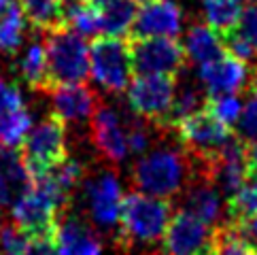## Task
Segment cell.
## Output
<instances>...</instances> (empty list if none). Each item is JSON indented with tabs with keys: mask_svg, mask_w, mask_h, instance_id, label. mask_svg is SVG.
<instances>
[{
	"mask_svg": "<svg viewBox=\"0 0 257 255\" xmlns=\"http://www.w3.org/2000/svg\"><path fill=\"white\" fill-rule=\"evenodd\" d=\"M172 217L168 200L130 191L121 200L119 238L123 242H155L160 240Z\"/></svg>",
	"mask_w": 257,
	"mask_h": 255,
	"instance_id": "1",
	"label": "cell"
},
{
	"mask_svg": "<svg viewBox=\"0 0 257 255\" xmlns=\"http://www.w3.org/2000/svg\"><path fill=\"white\" fill-rule=\"evenodd\" d=\"M45 51L49 87L83 83L89 77V49L85 39L66 26L45 34Z\"/></svg>",
	"mask_w": 257,
	"mask_h": 255,
	"instance_id": "2",
	"label": "cell"
},
{
	"mask_svg": "<svg viewBox=\"0 0 257 255\" xmlns=\"http://www.w3.org/2000/svg\"><path fill=\"white\" fill-rule=\"evenodd\" d=\"M189 175L187 156L174 149H155L136 162L132 181L139 191L153 198H170L179 194Z\"/></svg>",
	"mask_w": 257,
	"mask_h": 255,
	"instance_id": "3",
	"label": "cell"
},
{
	"mask_svg": "<svg viewBox=\"0 0 257 255\" xmlns=\"http://www.w3.org/2000/svg\"><path fill=\"white\" fill-rule=\"evenodd\" d=\"M22 158L30 177L47 175L53 168L68 160L66 145V121L51 113L41 123H36L22 145Z\"/></svg>",
	"mask_w": 257,
	"mask_h": 255,
	"instance_id": "4",
	"label": "cell"
},
{
	"mask_svg": "<svg viewBox=\"0 0 257 255\" xmlns=\"http://www.w3.org/2000/svg\"><path fill=\"white\" fill-rule=\"evenodd\" d=\"M89 72L108 94H123L130 87L132 53L130 43L117 36H100L89 49Z\"/></svg>",
	"mask_w": 257,
	"mask_h": 255,
	"instance_id": "5",
	"label": "cell"
},
{
	"mask_svg": "<svg viewBox=\"0 0 257 255\" xmlns=\"http://www.w3.org/2000/svg\"><path fill=\"white\" fill-rule=\"evenodd\" d=\"M181 145L187 153L200 160L202 166H208L219 153L225 149V145L234 139L232 128L219 121L215 115H210L206 108H200L194 115L185 117L174 125Z\"/></svg>",
	"mask_w": 257,
	"mask_h": 255,
	"instance_id": "6",
	"label": "cell"
},
{
	"mask_svg": "<svg viewBox=\"0 0 257 255\" xmlns=\"http://www.w3.org/2000/svg\"><path fill=\"white\" fill-rule=\"evenodd\" d=\"M177 96V79L172 75H136L127 87V104L141 117L164 125Z\"/></svg>",
	"mask_w": 257,
	"mask_h": 255,
	"instance_id": "7",
	"label": "cell"
},
{
	"mask_svg": "<svg viewBox=\"0 0 257 255\" xmlns=\"http://www.w3.org/2000/svg\"><path fill=\"white\" fill-rule=\"evenodd\" d=\"M213 236V225L200 221L183 208L170 217L162 236V249L164 255H210Z\"/></svg>",
	"mask_w": 257,
	"mask_h": 255,
	"instance_id": "8",
	"label": "cell"
},
{
	"mask_svg": "<svg viewBox=\"0 0 257 255\" xmlns=\"http://www.w3.org/2000/svg\"><path fill=\"white\" fill-rule=\"evenodd\" d=\"M132 70L136 75H177L189 62L174 39H132Z\"/></svg>",
	"mask_w": 257,
	"mask_h": 255,
	"instance_id": "9",
	"label": "cell"
},
{
	"mask_svg": "<svg viewBox=\"0 0 257 255\" xmlns=\"http://www.w3.org/2000/svg\"><path fill=\"white\" fill-rule=\"evenodd\" d=\"M11 215H13V223L22 232L28 234L32 240L39 238L56 240L60 225V211L34 187L11 206Z\"/></svg>",
	"mask_w": 257,
	"mask_h": 255,
	"instance_id": "10",
	"label": "cell"
},
{
	"mask_svg": "<svg viewBox=\"0 0 257 255\" xmlns=\"http://www.w3.org/2000/svg\"><path fill=\"white\" fill-rule=\"evenodd\" d=\"M183 11L174 0L145 3L132 26V39H174L181 32Z\"/></svg>",
	"mask_w": 257,
	"mask_h": 255,
	"instance_id": "11",
	"label": "cell"
},
{
	"mask_svg": "<svg viewBox=\"0 0 257 255\" xmlns=\"http://www.w3.org/2000/svg\"><path fill=\"white\" fill-rule=\"evenodd\" d=\"M198 77L208 96L238 94L251 85V68L234 56H221L213 62L200 64Z\"/></svg>",
	"mask_w": 257,
	"mask_h": 255,
	"instance_id": "12",
	"label": "cell"
},
{
	"mask_svg": "<svg viewBox=\"0 0 257 255\" xmlns=\"http://www.w3.org/2000/svg\"><path fill=\"white\" fill-rule=\"evenodd\" d=\"M91 143L113 164L123 162L125 156L130 153L125 130L119 123V117L115 115L113 108L98 104L94 115H91Z\"/></svg>",
	"mask_w": 257,
	"mask_h": 255,
	"instance_id": "13",
	"label": "cell"
},
{
	"mask_svg": "<svg viewBox=\"0 0 257 255\" xmlns=\"http://www.w3.org/2000/svg\"><path fill=\"white\" fill-rule=\"evenodd\" d=\"M121 187L119 181L104 172L98 179L87 183V202L89 213L100 227H113L119 223V215H121Z\"/></svg>",
	"mask_w": 257,
	"mask_h": 255,
	"instance_id": "14",
	"label": "cell"
},
{
	"mask_svg": "<svg viewBox=\"0 0 257 255\" xmlns=\"http://www.w3.org/2000/svg\"><path fill=\"white\" fill-rule=\"evenodd\" d=\"M45 94L51 98L53 113L62 117L64 121H83L94 115L98 108V98L94 89L85 83L53 85Z\"/></svg>",
	"mask_w": 257,
	"mask_h": 255,
	"instance_id": "15",
	"label": "cell"
},
{
	"mask_svg": "<svg viewBox=\"0 0 257 255\" xmlns=\"http://www.w3.org/2000/svg\"><path fill=\"white\" fill-rule=\"evenodd\" d=\"M32 189L24 158L13 149H0V206H13Z\"/></svg>",
	"mask_w": 257,
	"mask_h": 255,
	"instance_id": "16",
	"label": "cell"
},
{
	"mask_svg": "<svg viewBox=\"0 0 257 255\" xmlns=\"http://www.w3.org/2000/svg\"><path fill=\"white\" fill-rule=\"evenodd\" d=\"M60 255H102L98 234L77 217H64L56 236Z\"/></svg>",
	"mask_w": 257,
	"mask_h": 255,
	"instance_id": "17",
	"label": "cell"
},
{
	"mask_svg": "<svg viewBox=\"0 0 257 255\" xmlns=\"http://www.w3.org/2000/svg\"><path fill=\"white\" fill-rule=\"evenodd\" d=\"M185 53L189 62L206 64L223 56V43L217 30L204 24H194L187 30L185 39Z\"/></svg>",
	"mask_w": 257,
	"mask_h": 255,
	"instance_id": "18",
	"label": "cell"
},
{
	"mask_svg": "<svg viewBox=\"0 0 257 255\" xmlns=\"http://www.w3.org/2000/svg\"><path fill=\"white\" fill-rule=\"evenodd\" d=\"M185 211L208 225L217 223L219 215H221V198H219V191L208 177L206 181H200L187 191Z\"/></svg>",
	"mask_w": 257,
	"mask_h": 255,
	"instance_id": "19",
	"label": "cell"
},
{
	"mask_svg": "<svg viewBox=\"0 0 257 255\" xmlns=\"http://www.w3.org/2000/svg\"><path fill=\"white\" fill-rule=\"evenodd\" d=\"M136 7L139 0H106L100 7V17H102V32L106 36H125L132 32L136 20Z\"/></svg>",
	"mask_w": 257,
	"mask_h": 255,
	"instance_id": "20",
	"label": "cell"
},
{
	"mask_svg": "<svg viewBox=\"0 0 257 255\" xmlns=\"http://www.w3.org/2000/svg\"><path fill=\"white\" fill-rule=\"evenodd\" d=\"M22 11L36 32L47 34L64 26L62 0H20Z\"/></svg>",
	"mask_w": 257,
	"mask_h": 255,
	"instance_id": "21",
	"label": "cell"
},
{
	"mask_svg": "<svg viewBox=\"0 0 257 255\" xmlns=\"http://www.w3.org/2000/svg\"><path fill=\"white\" fill-rule=\"evenodd\" d=\"M20 75L22 79L28 83L34 92H47L49 87V79H47V51H45V45L39 41H32L28 47H26L24 56L20 58Z\"/></svg>",
	"mask_w": 257,
	"mask_h": 255,
	"instance_id": "22",
	"label": "cell"
},
{
	"mask_svg": "<svg viewBox=\"0 0 257 255\" xmlns=\"http://www.w3.org/2000/svg\"><path fill=\"white\" fill-rule=\"evenodd\" d=\"M30 128L32 119L26 106L15 111H0V149L17 151L30 134Z\"/></svg>",
	"mask_w": 257,
	"mask_h": 255,
	"instance_id": "23",
	"label": "cell"
},
{
	"mask_svg": "<svg viewBox=\"0 0 257 255\" xmlns=\"http://www.w3.org/2000/svg\"><path fill=\"white\" fill-rule=\"evenodd\" d=\"M26 15L20 3H11L5 11H0V51L15 53L24 43Z\"/></svg>",
	"mask_w": 257,
	"mask_h": 255,
	"instance_id": "24",
	"label": "cell"
},
{
	"mask_svg": "<svg viewBox=\"0 0 257 255\" xmlns=\"http://www.w3.org/2000/svg\"><path fill=\"white\" fill-rule=\"evenodd\" d=\"M202 9L210 28L219 34H225L240 20L244 0H202Z\"/></svg>",
	"mask_w": 257,
	"mask_h": 255,
	"instance_id": "25",
	"label": "cell"
},
{
	"mask_svg": "<svg viewBox=\"0 0 257 255\" xmlns=\"http://www.w3.org/2000/svg\"><path fill=\"white\" fill-rule=\"evenodd\" d=\"M204 104H206V98L202 96L196 87H191V85L181 87L177 92V96H174L172 108H170V113L166 117V121H164V125H162V130H168V128L174 130V125H177L179 121H183L189 115H194L196 111H200V108H204Z\"/></svg>",
	"mask_w": 257,
	"mask_h": 255,
	"instance_id": "26",
	"label": "cell"
},
{
	"mask_svg": "<svg viewBox=\"0 0 257 255\" xmlns=\"http://www.w3.org/2000/svg\"><path fill=\"white\" fill-rule=\"evenodd\" d=\"M251 215H257V172H253L246 183L227 200L229 221H240Z\"/></svg>",
	"mask_w": 257,
	"mask_h": 255,
	"instance_id": "27",
	"label": "cell"
},
{
	"mask_svg": "<svg viewBox=\"0 0 257 255\" xmlns=\"http://www.w3.org/2000/svg\"><path fill=\"white\" fill-rule=\"evenodd\" d=\"M210 255H255V247L236 232L232 223H227L223 227H215Z\"/></svg>",
	"mask_w": 257,
	"mask_h": 255,
	"instance_id": "28",
	"label": "cell"
},
{
	"mask_svg": "<svg viewBox=\"0 0 257 255\" xmlns=\"http://www.w3.org/2000/svg\"><path fill=\"white\" fill-rule=\"evenodd\" d=\"M204 108L215 115L219 121H223L225 125H236L238 119L242 115V102L238 100L236 94H221V96H206Z\"/></svg>",
	"mask_w": 257,
	"mask_h": 255,
	"instance_id": "29",
	"label": "cell"
},
{
	"mask_svg": "<svg viewBox=\"0 0 257 255\" xmlns=\"http://www.w3.org/2000/svg\"><path fill=\"white\" fill-rule=\"evenodd\" d=\"M30 240V236L22 232L15 223H0V253L3 255H26Z\"/></svg>",
	"mask_w": 257,
	"mask_h": 255,
	"instance_id": "30",
	"label": "cell"
},
{
	"mask_svg": "<svg viewBox=\"0 0 257 255\" xmlns=\"http://www.w3.org/2000/svg\"><path fill=\"white\" fill-rule=\"evenodd\" d=\"M232 32L236 36H240L257 53V0H251L249 5H244L240 20H238V24L232 28Z\"/></svg>",
	"mask_w": 257,
	"mask_h": 255,
	"instance_id": "31",
	"label": "cell"
},
{
	"mask_svg": "<svg viewBox=\"0 0 257 255\" xmlns=\"http://www.w3.org/2000/svg\"><path fill=\"white\" fill-rule=\"evenodd\" d=\"M238 132L246 143H257V85L249 87V100L238 119Z\"/></svg>",
	"mask_w": 257,
	"mask_h": 255,
	"instance_id": "32",
	"label": "cell"
},
{
	"mask_svg": "<svg viewBox=\"0 0 257 255\" xmlns=\"http://www.w3.org/2000/svg\"><path fill=\"white\" fill-rule=\"evenodd\" d=\"M125 136H127V149L132 153H143L147 147H149V128H147L143 121H134L130 119L127 123V130H125Z\"/></svg>",
	"mask_w": 257,
	"mask_h": 255,
	"instance_id": "33",
	"label": "cell"
},
{
	"mask_svg": "<svg viewBox=\"0 0 257 255\" xmlns=\"http://www.w3.org/2000/svg\"><path fill=\"white\" fill-rule=\"evenodd\" d=\"M234 227H236V232L242 236V238L249 242V244H257V215H251V217H246V219H240V221H229Z\"/></svg>",
	"mask_w": 257,
	"mask_h": 255,
	"instance_id": "34",
	"label": "cell"
},
{
	"mask_svg": "<svg viewBox=\"0 0 257 255\" xmlns=\"http://www.w3.org/2000/svg\"><path fill=\"white\" fill-rule=\"evenodd\" d=\"M26 255H60V253H58L56 240L39 238V240H30V247L26 251Z\"/></svg>",
	"mask_w": 257,
	"mask_h": 255,
	"instance_id": "35",
	"label": "cell"
},
{
	"mask_svg": "<svg viewBox=\"0 0 257 255\" xmlns=\"http://www.w3.org/2000/svg\"><path fill=\"white\" fill-rule=\"evenodd\" d=\"M249 164L251 172H257V143H249Z\"/></svg>",
	"mask_w": 257,
	"mask_h": 255,
	"instance_id": "36",
	"label": "cell"
},
{
	"mask_svg": "<svg viewBox=\"0 0 257 255\" xmlns=\"http://www.w3.org/2000/svg\"><path fill=\"white\" fill-rule=\"evenodd\" d=\"M9 5H11V0H0V11H5Z\"/></svg>",
	"mask_w": 257,
	"mask_h": 255,
	"instance_id": "37",
	"label": "cell"
},
{
	"mask_svg": "<svg viewBox=\"0 0 257 255\" xmlns=\"http://www.w3.org/2000/svg\"><path fill=\"white\" fill-rule=\"evenodd\" d=\"M87 3H91V5H96V7H102L106 0H87Z\"/></svg>",
	"mask_w": 257,
	"mask_h": 255,
	"instance_id": "38",
	"label": "cell"
},
{
	"mask_svg": "<svg viewBox=\"0 0 257 255\" xmlns=\"http://www.w3.org/2000/svg\"><path fill=\"white\" fill-rule=\"evenodd\" d=\"M139 3H143V5H145V3H151V0H139Z\"/></svg>",
	"mask_w": 257,
	"mask_h": 255,
	"instance_id": "39",
	"label": "cell"
},
{
	"mask_svg": "<svg viewBox=\"0 0 257 255\" xmlns=\"http://www.w3.org/2000/svg\"><path fill=\"white\" fill-rule=\"evenodd\" d=\"M0 79H3V77H0Z\"/></svg>",
	"mask_w": 257,
	"mask_h": 255,
	"instance_id": "40",
	"label": "cell"
},
{
	"mask_svg": "<svg viewBox=\"0 0 257 255\" xmlns=\"http://www.w3.org/2000/svg\"><path fill=\"white\" fill-rule=\"evenodd\" d=\"M255 255H257V253H255Z\"/></svg>",
	"mask_w": 257,
	"mask_h": 255,
	"instance_id": "41",
	"label": "cell"
}]
</instances>
